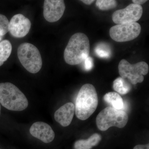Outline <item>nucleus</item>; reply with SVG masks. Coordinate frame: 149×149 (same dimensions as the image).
<instances>
[{"instance_id":"22","label":"nucleus","mask_w":149,"mask_h":149,"mask_svg":"<svg viewBox=\"0 0 149 149\" xmlns=\"http://www.w3.org/2000/svg\"><path fill=\"white\" fill-rule=\"evenodd\" d=\"M148 1L147 0H133L132 2L133 3V4L136 5H139L141 6V5L143 4Z\"/></svg>"},{"instance_id":"18","label":"nucleus","mask_w":149,"mask_h":149,"mask_svg":"<svg viewBox=\"0 0 149 149\" xmlns=\"http://www.w3.org/2000/svg\"><path fill=\"white\" fill-rule=\"evenodd\" d=\"M96 5L101 10H107L115 8L117 6V2L114 0H97Z\"/></svg>"},{"instance_id":"4","label":"nucleus","mask_w":149,"mask_h":149,"mask_svg":"<svg viewBox=\"0 0 149 149\" xmlns=\"http://www.w3.org/2000/svg\"><path fill=\"white\" fill-rule=\"evenodd\" d=\"M17 54L20 63L28 72L35 74L40 71L42 61L37 47L30 43H22L17 48Z\"/></svg>"},{"instance_id":"23","label":"nucleus","mask_w":149,"mask_h":149,"mask_svg":"<svg viewBox=\"0 0 149 149\" xmlns=\"http://www.w3.org/2000/svg\"><path fill=\"white\" fill-rule=\"evenodd\" d=\"M81 1L84 3L85 4L90 5H91V4L94 3L95 2V1H94V0H93V1L92 0H82Z\"/></svg>"},{"instance_id":"24","label":"nucleus","mask_w":149,"mask_h":149,"mask_svg":"<svg viewBox=\"0 0 149 149\" xmlns=\"http://www.w3.org/2000/svg\"><path fill=\"white\" fill-rule=\"evenodd\" d=\"M2 37L3 36H0V41H1V40H2Z\"/></svg>"},{"instance_id":"19","label":"nucleus","mask_w":149,"mask_h":149,"mask_svg":"<svg viewBox=\"0 0 149 149\" xmlns=\"http://www.w3.org/2000/svg\"><path fill=\"white\" fill-rule=\"evenodd\" d=\"M9 21L4 15L0 14V36H3L9 32Z\"/></svg>"},{"instance_id":"10","label":"nucleus","mask_w":149,"mask_h":149,"mask_svg":"<svg viewBox=\"0 0 149 149\" xmlns=\"http://www.w3.org/2000/svg\"><path fill=\"white\" fill-rule=\"evenodd\" d=\"M31 22L29 19L21 14L15 15L9 22V32L13 37L22 38L29 33Z\"/></svg>"},{"instance_id":"13","label":"nucleus","mask_w":149,"mask_h":149,"mask_svg":"<svg viewBox=\"0 0 149 149\" xmlns=\"http://www.w3.org/2000/svg\"><path fill=\"white\" fill-rule=\"evenodd\" d=\"M102 139V137L98 133L93 134L88 139L78 140L74 144V149H91L97 145Z\"/></svg>"},{"instance_id":"25","label":"nucleus","mask_w":149,"mask_h":149,"mask_svg":"<svg viewBox=\"0 0 149 149\" xmlns=\"http://www.w3.org/2000/svg\"><path fill=\"white\" fill-rule=\"evenodd\" d=\"M1 104H0V115H1Z\"/></svg>"},{"instance_id":"14","label":"nucleus","mask_w":149,"mask_h":149,"mask_svg":"<svg viewBox=\"0 0 149 149\" xmlns=\"http://www.w3.org/2000/svg\"><path fill=\"white\" fill-rule=\"evenodd\" d=\"M104 101L110 107L117 110H122L124 107V102L121 96L116 92H109L104 97Z\"/></svg>"},{"instance_id":"12","label":"nucleus","mask_w":149,"mask_h":149,"mask_svg":"<svg viewBox=\"0 0 149 149\" xmlns=\"http://www.w3.org/2000/svg\"><path fill=\"white\" fill-rule=\"evenodd\" d=\"M74 112V104L72 102L67 103L55 112L54 118L62 126L66 127L72 122Z\"/></svg>"},{"instance_id":"7","label":"nucleus","mask_w":149,"mask_h":149,"mask_svg":"<svg viewBox=\"0 0 149 149\" xmlns=\"http://www.w3.org/2000/svg\"><path fill=\"white\" fill-rule=\"evenodd\" d=\"M141 25L137 22H128L113 26L109 30L110 36L116 42H128L137 38L141 33Z\"/></svg>"},{"instance_id":"15","label":"nucleus","mask_w":149,"mask_h":149,"mask_svg":"<svg viewBox=\"0 0 149 149\" xmlns=\"http://www.w3.org/2000/svg\"><path fill=\"white\" fill-rule=\"evenodd\" d=\"M113 88L118 93L124 95L130 92L131 86L126 79L120 77H118L113 81Z\"/></svg>"},{"instance_id":"20","label":"nucleus","mask_w":149,"mask_h":149,"mask_svg":"<svg viewBox=\"0 0 149 149\" xmlns=\"http://www.w3.org/2000/svg\"><path fill=\"white\" fill-rule=\"evenodd\" d=\"M85 65H84V67L85 70L87 71L91 70L92 69L93 66V60L92 58L90 56H88L85 60Z\"/></svg>"},{"instance_id":"1","label":"nucleus","mask_w":149,"mask_h":149,"mask_svg":"<svg viewBox=\"0 0 149 149\" xmlns=\"http://www.w3.org/2000/svg\"><path fill=\"white\" fill-rule=\"evenodd\" d=\"M90 52V41L87 35L75 33L70 37L65 49V61L70 65L80 64L89 56Z\"/></svg>"},{"instance_id":"8","label":"nucleus","mask_w":149,"mask_h":149,"mask_svg":"<svg viewBox=\"0 0 149 149\" xmlns=\"http://www.w3.org/2000/svg\"><path fill=\"white\" fill-rule=\"evenodd\" d=\"M143 13L142 6L132 3L125 8L115 11L112 18L113 22L117 24L136 22L141 18Z\"/></svg>"},{"instance_id":"26","label":"nucleus","mask_w":149,"mask_h":149,"mask_svg":"<svg viewBox=\"0 0 149 149\" xmlns=\"http://www.w3.org/2000/svg\"></svg>"},{"instance_id":"11","label":"nucleus","mask_w":149,"mask_h":149,"mask_svg":"<svg viewBox=\"0 0 149 149\" xmlns=\"http://www.w3.org/2000/svg\"><path fill=\"white\" fill-rule=\"evenodd\" d=\"M30 134L46 143L53 141L55 133L52 127L46 123L39 121L32 124L29 129Z\"/></svg>"},{"instance_id":"5","label":"nucleus","mask_w":149,"mask_h":149,"mask_svg":"<svg viewBox=\"0 0 149 149\" xmlns=\"http://www.w3.org/2000/svg\"><path fill=\"white\" fill-rule=\"evenodd\" d=\"M128 120V115L126 112L109 107L104 109L98 115L96 123L99 130L104 131L112 126L123 128Z\"/></svg>"},{"instance_id":"17","label":"nucleus","mask_w":149,"mask_h":149,"mask_svg":"<svg viewBox=\"0 0 149 149\" xmlns=\"http://www.w3.org/2000/svg\"><path fill=\"white\" fill-rule=\"evenodd\" d=\"M97 56L101 58H108L111 55V50L107 45L101 43L97 45L95 49Z\"/></svg>"},{"instance_id":"16","label":"nucleus","mask_w":149,"mask_h":149,"mask_svg":"<svg viewBox=\"0 0 149 149\" xmlns=\"http://www.w3.org/2000/svg\"><path fill=\"white\" fill-rule=\"evenodd\" d=\"M12 49L11 44L8 40H3L0 42V66L9 57Z\"/></svg>"},{"instance_id":"2","label":"nucleus","mask_w":149,"mask_h":149,"mask_svg":"<svg viewBox=\"0 0 149 149\" xmlns=\"http://www.w3.org/2000/svg\"><path fill=\"white\" fill-rule=\"evenodd\" d=\"M98 104L97 94L92 84H85L79 91L75 105V113L78 119L85 120L96 110Z\"/></svg>"},{"instance_id":"3","label":"nucleus","mask_w":149,"mask_h":149,"mask_svg":"<svg viewBox=\"0 0 149 149\" xmlns=\"http://www.w3.org/2000/svg\"><path fill=\"white\" fill-rule=\"evenodd\" d=\"M0 104L13 111L24 110L28 106L25 95L15 85L7 82L0 83Z\"/></svg>"},{"instance_id":"6","label":"nucleus","mask_w":149,"mask_h":149,"mask_svg":"<svg viewBox=\"0 0 149 149\" xmlns=\"http://www.w3.org/2000/svg\"><path fill=\"white\" fill-rule=\"evenodd\" d=\"M120 77L128 79L130 83L136 85L143 81V75L149 72L148 65L144 61L139 62L136 64H130L126 60H121L118 66Z\"/></svg>"},{"instance_id":"21","label":"nucleus","mask_w":149,"mask_h":149,"mask_svg":"<svg viewBox=\"0 0 149 149\" xmlns=\"http://www.w3.org/2000/svg\"><path fill=\"white\" fill-rule=\"evenodd\" d=\"M133 149H149V144L137 145Z\"/></svg>"},{"instance_id":"9","label":"nucleus","mask_w":149,"mask_h":149,"mask_svg":"<svg viewBox=\"0 0 149 149\" xmlns=\"http://www.w3.org/2000/svg\"><path fill=\"white\" fill-rule=\"evenodd\" d=\"M65 8L64 1L45 0L43 10L44 17L49 22H56L61 18Z\"/></svg>"}]
</instances>
